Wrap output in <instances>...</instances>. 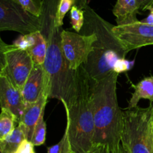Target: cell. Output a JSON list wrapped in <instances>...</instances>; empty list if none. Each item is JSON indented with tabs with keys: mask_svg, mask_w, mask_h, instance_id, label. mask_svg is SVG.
<instances>
[{
	"mask_svg": "<svg viewBox=\"0 0 153 153\" xmlns=\"http://www.w3.org/2000/svg\"><path fill=\"white\" fill-rule=\"evenodd\" d=\"M31 153H35V152H34H34H31Z\"/></svg>",
	"mask_w": 153,
	"mask_h": 153,
	"instance_id": "d590c367",
	"label": "cell"
},
{
	"mask_svg": "<svg viewBox=\"0 0 153 153\" xmlns=\"http://www.w3.org/2000/svg\"><path fill=\"white\" fill-rule=\"evenodd\" d=\"M140 7L137 0H117L113 8L117 25H126L137 22V14Z\"/></svg>",
	"mask_w": 153,
	"mask_h": 153,
	"instance_id": "4fadbf2b",
	"label": "cell"
},
{
	"mask_svg": "<svg viewBox=\"0 0 153 153\" xmlns=\"http://www.w3.org/2000/svg\"><path fill=\"white\" fill-rule=\"evenodd\" d=\"M140 10H146L153 7V0H137Z\"/></svg>",
	"mask_w": 153,
	"mask_h": 153,
	"instance_id": "4316f807",
	"label": "cell"
},
{
	"mask_svg": "<svg viewBox=\"0 0 153 153\" xmlns=\"http://www.w3.org/2000/svg\"><path fill=\"white\" fill-rule=\"evenodd\" d=\"M102 146H94V147H93L92 149L89 151V152H88L86 153H100Z\"/></svg>",
	"mask_w": 153,
	"mask_h": 153,
	"instance_id": "4dcf8cb0",
	"label": "cell"
},
{
	"mask_svg": "<svg viewBox=\"0 0 153 153\" xmlns=\"http://www.w3.org/2000/svg\"><path fill=\"white\" fill-rule=\"evenodd\" d=\"M100 153H110V149L107 146H102Z\"/></svg>",
	"mask_w": 153,
	"mask_h": 153,
	"instance_id": "d6a6232c",
	"label": "cell"
},
{
	"mask_svg": "<svg viewBox=\"0 0 153 153\" xmlns=\"http://www.w3.org/2000/svg\"><path fill=\"white\" fill-rule=\"evenodd\" d=\"M60 0H42L40 32L46 43L44 67L49 87V98L57 99L69 105L76 94L78 70L69 67L61 47L62 27L56 25Z\"/></svg>",
	"mask_w": 153,
	"mask_h": 153,
	"instance_id": "6da1fadb",
	"label": "cell"
},
{
	"mask_svg": "<svg viewBox=\"0 0 153 153\" xmlns=\"http://www.w3.org/2000/svg\"><path fill=\"white\" fill-rule=\"evenodd\" d=\"M34 41H35V36H34V32H33L28 34L20 35L13 41V45L17 49L27 51L34 44Z\"/></svg>",
	"mask_w": 153,
	"mask_h": 153,
	"instance_id": "7402d4cb",
	"label": "cell"
},
{
	"mask_svg": "<svg viewBox=\"0 0 153 153\" xmlns=\"http://www.w3.org/2000/svg\"><path fill=\"white\" fill-rule=\"evenodd\" d=\"M117 73L112 72L98 81L92 80L91 97L94 120V146L109 149L120 143L122 109L117 97Z\"/></svg>",
	"mask_w": 153,
	"mask_h": 153,
	"instance_id": "7a4b0ae2",
	"label": "cell"
},
{
	"mask_svg": "<svg viewBox=\"0 0 153 153\" xmlns=\"http://www.w3.org/2000/svg\"><path fill=\"white\" fill-rule=\"evenodd\" d=\"M133 64H134L133 61L131 62V61H127L126 58H120L115 62L113 67V71L117 74L124 73V72L129 70L133 66Z\"/></svg>",
	"mask_w": 153,
	"mask_h": 153,
	"instance_id": "603a6c76",
	"label": "cell"
},
{
	"mask_svg": "<svg viewBox=\"0 0 153 153\" xmlns=\"http://www.w3.org/2000/svg\"><path fill=\"white\" fill-rule=\"evenodd\" d=\"M35 41L27 50L35 65H43L46 55V43L40 31L34 32Z\"/></svg>",
	"mask_w": 153,
	"mask_h": 153,
	"instance_id": "2e32d148",
	"label": "cell"
},
{
	"mask_svg": "<svg viewBox=\"0 0 153 153\" xmlns=\"http://www.w3.org/2000/svg\"><path fill=\"white\" fill-rule=\"evenodd\" d=\"M113 32L127 52L153 45V26L141 21L126 25H114Z\"/></svg>",
	"mask_w": 153,
	"mask_h": 153,
	"instance_id": "9c48e42d",
	"label": "cell"
},
{
	"mask_svg": "<svg viewBox=\"0 0 153 153\" xmlns=\"http://www.w3.org/2000/svg\"><path fill=\"white\" fill-rule=\"evenodd\" d=\"M120 142L129 153H153V110L136 107L122 110Z\"/></svg>",
	"mask_w": 153,
	"mask_h": 153,
	"instance_id": "5b68a950",
	"label": "cell"
},
{
	"mask_svg": "<svg viewBox=\"0 0 153 153\" xmlns=\"http://www.w3.org/2000/svg\"><path fill=\"white\" fill-rule=\"evenodd\" d=\"M25 139V134L20 126L17 125L9 135L0 140L1 153H15L20 143Z\"/></svg>",
	"mask_w": 153,
	"mask_h": 153,
	"instance_id": "9a60e30c",
	"label": "cell"
},
{
	"mask_svg": "<svg viewBox=\"0 0 153 153\" xmlns=\"http://www.w3.org/2000/svg\"><path fill=\"white\" fill-rule=\"evenodd\" d=\"M87 4H88V0H75L74 5L79 7L80 9H82V10H84V8H85Z\"/></svg>",
	"mask_w": 153,
	"mask_h": 153,
	"instance_id": "f546056e",
	"label": "cell"
},
{
	"mask_svg": "<svg viewBox=\"0 0 153 153\" xmlns=\"http://www.w3.org/2000/svg\"><path fill=\"white\" fill-rule=\"evenodd\" d=\"M67 142H68V136H67V131L65 130V132L61 140L57 144L47 148V153H63Z\"/></svg>",
	"mask_w": 153,
	"mask_h": 153,
	"instance_id": "cb8c5ba5",
	"label": "cell"
},
{
	"mask_svg": "<svg viewBox=\"0 0 153 153\" xmlns=\"http://www.w3.org/2000/svg\"><path fill=\"white\" fill-rule=\"evenodd\" d=\"M34 146L33 143L29 140H25L20 143V145L18 147L16 153H31L34 152Z\"/></svg>",
	"mask_w": 153,
	"mask_h": 153,
	"instance_id": "484cf974",
	"label": "cell"
},
{
	"mask_svg": "<svg viewBox=\"0 0 153 153\" xmlns=\"http://www.w3.org/2000/svg\"><path fill=\"white\" fill-rule=\"evenodd\" d=\"M75 4V0H60L56 14V25L62 27L64 18Z\"/></svg>",
	"mask_w": 153,
	"mask_h": 153,
	"instance_id": "44dd1931",
	"label": "cell"
},
{
	"mask_svg": "<svg viewBox=\"0 0 153 153\" xmlns=\"http://www.w3.org/2000/svg\"><path fill=\"white\" fill-rule=\"evenodd\" d=\"M0 106L1 110L8 111L19 124L26 108L20 90L16 88L2 73L0 75Z\"/></svg>",
	"mask_w": 153,
	"mask_h": 153,
	"instance_id": "30bf717a",
	"label": "cell"
},
{
	"mask_svg": "<svg viewBox=\"0 0 153 153\" xmlns=\"http://www.w3.org/2000/svg\"><path fill=\"white\" fill-rule=\"evenodd\" d=\"M0 153H1V149H0Z\"/></svg>",
	"mask_w": 153,
	"mask_h": 153,
	"instance_id": "e575fe53",
	"label": "cell"
},
{
	"mask_svg": "<svg viewBox=\"0 0 153 153\" xmlns=\"http://www.w3.org/2000/svg\"><path fill=\"white\" fill-rule=\"evenodd\" d=\"M110 153H129V152L120 142L116 146L110 149Z\"/></svg>",
	"mask_w": 153,
	"mask_h": 153,
	"instance_id": "83f0119b",
	"label": "cell"
},
{
	"mask_svg": "<svg viewBox=\"0 0 153 153\" xmlns=\"http://www.w3.org/2000/svg\"><path fill=\"white\" fill-rule=\"evenodd\" d=\"M133 87L134 91L128 102L129 108L137 107V104L141 99L149 100L153 102V76L145 78Z\"/></svg>",
	"mask_w": 153,
	"mask_h": 153,
	"instance_id": "5bb4252c",
	"label": "cell"
},
{
	"mask_svg": "<svg viewBox=\"0 0 153 153\" xmlns=\"http://www.w3.org/2000/svg\"><path fill=\"white\" fill-rule=\"evenodd\" d=\"M18 125L14 117L6 110H1L0 114V140L10 134Z\"/></svg>",
	"mask_w": 153,
	"mask_h": 153,
	"instance_id": "e0dca14e",
	"label": "cell"
},
{
	"mask_svg": "<svg viewBox=\"0 0 153 153\" xmlns=\"http://www.w3.org/2000/svg\"><path fill=\"white\" fill-rule=\"evenodd\" d=\"M40 17L28 13L13 0H0V32L13 31L21 34L40 31Z\"/></svg>",
	"mask_w": 153,
	"mask_h": 153,
	"instance_id": "8992f818",
	"label": "cell"
},
{
	"mask_svg": "<svg viewBox=\"0 0 153 153\" xmlns=\"http://www.w3.org/2000/svg\"><path fill=\"white\" fill-rule=\"evenodd\" d=\"M46 122L43 119V114L39 119L35 128H34V133H33L32 138L31 142L33 143L34 146H41L44 144L46 140Z\"/></svg>",
	"mask_w": 153,
	"mask_h": 153,
	"instance_id": "ac0fdd59",
	"label": "cell"
},
{
	"mask_svg": "<svg viewBox=\"0 0 153 153\" xmlns=\"http://www.w3.org/2000/svg\"><path fill=\"white\" fill-rule=\"evenodd\" d=\"M31 14L40 17L42 10V0H13Z\"/></svg>",
	"mask_w": 153,
	"mask_h": 153,
	"instance_id": "ffe728a7",
	"label": "cell"
},
{
	"mask_svg": "<svg viewBox=\"0 0 153 153\" xmlns=\"http://www.w3.org/2000/svg\"><path fill=\"white\" fill-rule=\"evenodd\" d=\"M15 153H16V152H15Z\"/></svg>",
	"mask_w": 153,
	"mask_h": 153,
	"instance_id": "8d00e7d4",
	"label": "cell"
},
{
	"mask_svg": "<svg viewBox=\"0 0 153 153\" xmlns=\"http://www.w3.org/2000/svg\"><path fill=\"white\" fill-rule=\"evenodd\" d=\"M10 45L7 44L2 40V39L0 37V75L2 74L4 71L5 68V52Z\"/></svg>",
	"mask_w": 153,
	"mask_h": 153,
	"instance_id": "d4e9b609",
	"label": "cell"
},
{
	"mask_svg": "<svg viewBox=\"0 0 153 153\" xmlns=\"http://www.w3.org/2000/svg\"><path fill=\"white\" fill-rule=\"evenodd\" d=\"M49 99V87L43 90V93L35 102L27 105L20 122L18 125L20 126L25 134V139L31 141L36 125L41 115L44 113L45 106Z\"/></svg>",
	"mask_w": 153,
	"mask_h": 153,
	"instance_id": "8fae6325",
	"label": "cell"
},
{
	"mask_svg": "<svg viewBox=\"0 0 153 153\" xmlns=\"http://www.w3.org/2000/svg\"><path fill=\"white\" fill-rule=\"evenodd\" d=\"M96 40L97 36L94 33L81 34L63 30L61 33L62 52L72 70L76 71L86 64Z\"/></svg>",
	"mask_w": 153,
	"mask_h": 153,
	"instance_id": "52a82bcc",
	"label": "cell"
},
{
	"mask_svg": "<svg viewBox=\"0 0 153 153\" xmlns=\"http://www.w3.org/2000/svg\"><path fill=\"white\" fill-rule=\"evenodd\" d=\"M48 85V80L43 65L34 64L21 93L25 105L35 102Z\"/></svg>",
	"mask_w": 153,
	"mask_h": 153,
	"instance_id": "7c38bea8",
	"label": "cell"
},
{
	"mask_svg": "<svg viewBox=\"0 0 153 153\" xmlns=\"http://www.w3.org/2000/svg\"><path fill=\"white\" fill-rule=\"evenodd\" d=\"M152 110H153V103L152 104Z\"/></svg>",
	"mask_w": 153,
	"mask_h": 153,
	"instance_id": "836d02e7",
	"label": "cell"
},
{
	"mask_svg": "<svg viewBox=\"0 0 153 153\" xmlns=\"http://www.w3.org/2000/svg\"><path fill=\"white\" fill-rule=\"evenodd\" d=\"M5 63L3 73L16 88L22 91L34 67L31 56L26 50L17 49L12 44L5 52Z\"/></svg>",
	"mask_w": 153,
	"mask_h": 153,
	"instance_id": "ba28073f",
	"label": "cell"
},
{
	"mask_svg": "<svg viewBox=\"0 0 153 153\" xmlns=\"http://www.w3.org/2000/svg\"><path fill=\"white\" fill-rule=\"evenodd\" d=\"M148 10H149V14L148 15L147 17L141 20V22L153 26V7H150Z\"/></svg>",
	"mask_w": 153,
	"mask_h": 153,
	"instance_id": "f1b7e54d",
	"label": "cell"
},
{
	"mask_svg": "<svg viewBox=\"0 0 153 153\" xmlns=\"http://www.w3.org/2000/svg\"><path fill=\"white\" fill-rule=\"evenodd\" d=\"M84 11L85 23L81 34L94 33L97 40L88 61L82 67L92 80L98 81L114 72L115 62L120 58H126L128 52L114 34V25L105 20L88 4Z\"/></svg>",
	"mask_w": 153,
	"mask_h": 153,
	"instance_id": "3957f363",
	"label": "cell"
},
{
	"mask_svg": "<svg viewBox=\"0 0 153 153\" xmlns=\"http://www.w3.org/2000/svg\"><path fill=\"white\" fill-rule=\"evenodd\" d=\"M92 79L82 67L78 69L76 94L69 105L66 131L72 153H86L94 146V120L91 97Z\"/></svg>",
	"mask_w": 153,
	"mask_h": 153,
	"instance_id": "277c9868",
	"label": "cell"
},
{
	"mask_svg": "<svg viewBox=\"0 0 153 153\" xmlns=\"http://www.w3.org/2000/svg\"><path fill=\"white\" fill-rule=\"evenodd\" d=\"M63 153H71V151H70V145H69V141L67 142V144H66L64 151H63Z\"/></svg>",
	"mask_w": 153,
	"mask_h": 153,
	"instance_id": "1f68e13d",
	"label": "cell"
},
{
	"mask_svg": "<svg viewBox=\"0 0 153 153\" xmlns=\"http://www.w3.org/2000/svg\"><path fill=\"white\" fill-rule=\"evenodd\" d=\"M70 22L76 33L80 32L85 23V11L82 9L73 5L70 11Z\"/></svg>",
	"mask_w": 153,
	"mask_h": 153,
	"instance_id": "d6986e66",
	"label": "cell"
}]
</instances>
